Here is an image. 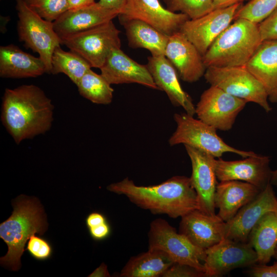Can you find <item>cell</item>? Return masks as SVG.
I'll return each mask as SVG.
<instances>
[{"label": "cell", "mask_w": 277, "mask_h": 277, "mask_svg": "<svg viewBox=\"0 0 277 277\" xmlns=\"http://www.w3.org/2000/svg\"><path fill=\"white\" fill-rule=\"evenodd\" d=\"M54 105L39 87L23 85L6 88L1 118L17 144L49 131L53 120Z\"/></svg>", "instance_id": "1"}, {"label": "cell", "mask_w": 277, "mask_h": 277, "mask_svg": "<svg viewBox=\"0 0 277 277\" xmlns=\"http://www.w3.org/2000/svg\"><path fill=\"white\" fill-rule=\"evenodd\" d=\"M107 189L125 195L141 208L173 219L200 209L197 195L190 177L186 176H173L160 184L148 186L137 185L126 177L109 185Z\"/></svg>", "instance_id": "2"}, {"label": "cell", "mask_w": 277, "mask_h": 277, "mask_svg": "<svg viewBox=\"0 0 277 277\" xmlns=\"http://www.w3.org/2000/svg\"><path fill=\"white\" fill-rule=\"evenodd\" d=\"M262 42L258 24L235 19L204 54V65L206 68L245 66Z\"/></svg>", "instance_id": "3"}, {"label": "cell", "mask_w": 277, "mask_h": 277, "mask_svg": "<svg viewBox=\"0 0 277 277\" xmlns=\"http://www.w3.org/2000/svg\"><path fill=\"white\" fill-rule=\"evenodd\" d=\"M13 208L11 215L0 224V238L8 247L6 255L1 258V264L16 271L20 267L27 241L35 233L43 234L47 223L44 210L35 200L21 197Z\"/></svg>", "instance_id": "4"}, {"label": "cell", "mask_w": 277, "mask_h": 277, "mask_svg": "<svg viewBox=\"0 0 277 277\" xmlns=\"http://www.w3.org/2000/svg\"><path fill=\"white\" fill-rule=\"evenodd\" d=\"M176 128L168 142L173 146L179 144L189 146L205 152L214 158L231 152L243 157L255 155L253 151L237 149L226 144L216 133V129L187 113H175Z\"/></svg>", "instance_id": "5"}, {"label": "cell", "mask_w": 277, "mask_h": 277, "mask_svg": "<svg viewBox=\"0 0 277 277\" xmlns=\"http://www.w3.org/2000/svg\"><path fill=\"white\" fill-rule=\"evenodd\" d=\"M17 33L19 41L39 55L44 62L47 73H51V60L55 49L62 41L55 31L53 22L48 21L32 10L24 0H16Z\"/></svg>", "instance_id": "6"}, {"label": "cell", "mask_w": 277, "mask_h": 277, "mask_svg": "<svg viewBox=\"0 0 277 277\" xmlns=\"http://www.w3.org/2000/svg\"><path fill=\"white\" fill-rule=\"evenodd\" d=\"M204 76L211 86H216L247 103L258 104L266 112L271 111L265 88L245 66L210 67L206 68Z\"/></svg>", "instance_id": "7"}, {"label": "cell", "mask_w": 277, "mask_h": 277, "mask_svg": "<svg viewBox=\"0 0 277 277\" xmlns=\"http://www.w3.org/2000/svg\"><path fill=\"white\" fill-rule=\"evenodd\" d=\"M120 33L112 20L67 36L62 44L83 57L92 68L100 69L112 51L121 48Z\"/></svg>", "instance_id": "8"}, {"label": "cell", "mask_w": 277, "mask_h": 277, "mask_svg": "<svg viewBox=\"0 0 277 277\" xmlns=\"http://www.w3.org/2000/svg\"><path fill=\"white\" fill-rule=\"evenodd\" d=\"M148 243L149 249L165 252L174 263L188 265L205 272L202 263L206 257L205 250L194 246L185 235L177 232L166 220L156 219L151 222Z\"/></svg>", "instance_id": "9"}, {"label": "cell", "mask_w": 277, "mask_h": 277, "mask_svg": "<svg viewBox=\"0 0 277 277\" xmlns=\"http://www.w3.org/2000/svg\"><path fill=\"white\" fill-rule=\"evenodd\" d=\"M247 103L216 86H210L201 94L195 106V114L199 119L216 130L228 131Z\"/></svg>", "instance_id": "10"}, {"label": "cell", "mask_w": 277, "mask_h": 277, "mask_svg": "<svg viewBox=\"0 0 277 277\" xmlns=\"http://www.w3.org/2000/svg\"><path fill=\"white\" fill-rule=\"evenodd\" d=\"M204 261L207 277H218L239 268L256 264L257 254L248 242H241L224 238L205 250Z\"/></svg>", "instance_id": "11"}, {"label": "cell", "mask_w": 277, "mask_h": 277, "mask_svg": "<svg viewBox=\"0 0 277 277\" xmlns=\"http://www.w3.org/2000/svg\"><path fill=\"white\" fill-rule=\"evenodd\" d=\"M241 3L215 9L195 19H188L180 31L203 56L218 36L230 24Z\"/></svg>", "instance_id": "12"}, {"label": "cell", "mask_w": 277, "mask_h": 277, "mask_svg": "<svg viewBox=\"0 0 277 277\" xmlns=\"http://www.w3.org/2000/svg\"><path fill=\"white\" fill-rule=\"evenodd\" d=\"M216 177L220 182L240 181L264 189L270 183L272 170L268 156L256 154L237 161L214 160Z\"/></svg>", "instance_id": "13"}, {"label": "cell", "mask_w": 277, "mask_h": 277, "mask_svg": "<svg viewBox=\"0 0 277 277\" xmlns=\"http://www.w3.org/2000/svg\"><path fill=\"white\" fill-rule=\"evenodd\" d=\"M277 212V197L268 184L251 201L242 207L235 216L225 222V238L247 242L252 228L265 213Z\"/></svg>", "instance_id": "14"}, {"label": "cell", "mask_w": 277, "mask_h": 277, "mask_svg": "<svg viewBox=\"0 0 277 277\" xmlns=\"http://www.w3.org/2000/svg\"><path fill=\"white\" fill-rule=\"evenodd\" d=\"M118 16L142 21L169 36L180 31L182 25L189 19L185 14L165 9L159 0H126Z\"/></svg>", "instance_id": "15"}, {"label": "cell", "mask_w": 277, "mask_h": 277, "mask_svg": "<svg viewBox=\"0 0 277 277\" xmlns=\"http://www.w3.org/2000/svg\"><path fill=\"white\" fill-rule=\"evenodd\" d=\"M190 158L192 173L190 177L196 192L200 209L203 212L214 216V194L217 183L214 160L210 154L195 148L185 146Z\"/></svg>", "instance_id": "16"}, {"label": "cell", "mask_w": 277, "mask_h": 277, "mask_svg": "<svg viewBox=\"0 0 277 277\" xmlns=\"http://www.w3.org/2000/svg\"><path fill=\"white\" fill-rule=\"evenodd\" d=\"M165 56L185 82L194 83L204 75L203 55L180 31L169 36Z\"/></svg>", "instance_id": "17"}, {"label": "cell", "mask_w": 277, "mask_h": 277, "mask_svg": "<svg viewBox=\"0 0 277 277\" xmlns=\"http://www.w3.org/2000/svg\"><path fill=\"white\" fill-rule=\"evenodd\" d=\"M225 225L216 214L212 216L195 209L181 217L179 232L205 250L225 238Z\"/></svg>", "instance_id": "18"}, {"label": "cell", "mask_w": 277, "mask_h": 277, "mask_svg": "<svg viewBox=\"0 0 277 277\" xmlns=\"http://www.w3.org/2000/svg\"><path fill=\"white\" fill-rule=\"evenodd\" d=\"M118 14L117 11L95 2L87 6L68 9L53 23L55 31L62 41L67 36L112 21Z\"/></svg>", "instance_id": "19"}, {"label": "cell", "mask_w": 277, "mask_h": 277, "mask_svg": "<svg viewBox=\"0 0 277 277\" xmlns=\"http://www.w3.org/2000/svg\"><path fill=\"white\" fill-rule=\"evenodd\" d=\"M100 69L101 74L111 85L137 83L159 90L147 65L137 63L121 48L113 50Z\"/></svg>", "instance_id": "20"}, {"label": "cell", "mask_w": 277, "mask_h": 277, "mask_svg": "<svg viewBox=\"0 0 277 277\" xmlns=\"http://www.w3.org/2000/svg\"><path fill=\"white\" fill-rule=\"evenodd\" d=\"M159 90L165 92L171 102L194 116L195 106L189 95L182 88L173 65L165 55L150 56L146 65Z\"/></svg>", "instance_id": "21"}, {"label": "cell", "mask_w": 277, "mask_h": 277, "mask_svg": "<svg viewBox=\"0 0 277 277\" xmlns=\"http://www.w3.org/2000/svg\"><path fill=\"white\" fill-rule=\"evenodd\" d=\"M262 190L251 184L240 181L218 183L214 198L215 208L219 209L216 215L227 222Z\"/></svg>", "instance_id": "22"}, {"label": "cell", "mask_w": 277, "mask_h": 277, "mask_svg": "<svg viewBox=\"0 0 277 277\" xmlns=\"http://www.w3.org/2000/svg\"><path fill=\"white\" fill-rule=\"evenodd\" d=\"M47 73L44 62L13 44L0 47V76L22 78L36 77Z\"/></svg>", "instance_id": "23"}, {"label": "cell", "mask_w": 277, "mask_h": 277, "mask_svg": "<svg viewBox=\"0 0 277 277\" xmlns=\"http://www.w3.org/2000/svg\"><path fill=\"white\" fill-rule=\"evenodd\" d=\"M245 66L263 85L269 100L277 102V40L263 41Z\"/></svg>", "instance_id": "24"}, {"label": "cell", "mask_w": 277, "mask_h": 277, "mask_svg": "<svg viewBox=\"0 0 277 277\" xmlns=\"http://www.w3.org/2000/svg\"><path fill=\"white\" fill-rule=\"evenodd\" d=\"M119 19L125 30L130 47L147 49L152 56L165 55L169 35L139 19Z\"/></svg>", "instance_id": "25"}, {"label": "cell", "mask_w": 277, "mask_h": 277, "mask_svg": "<svg viewBox=\"0 0 277 277\" xmlns=\"http://www.w3.org/2000/svg\"><path fill=\"white\" fill-rule=\"evenodd\" d=\"M247 242L257 254V264H267L277 245V212H268L261 217L250 232Z\"/></svg>", "instance_id": "26"}, {"label": "cell", "mask_w": 277, "mask_h": 277, "mask_svg": "<svg viewBox=\"0 0 277 277\" xmlns=\"http://www.w3.org/2000/svg\"><path fill=\"white\" fill-rule=\"evenodd\" d=\"M174 263L165 252L150 250L131 257L120 274L121 277H160Z\"/></svg>", "instance_id": "27"}, {"label": "cell", "mask_w": 277, "mask_h": 277, "mask_svg": "<svg viewBox=\"0 0 277 277\" xmlns=\"http://www.w3.org/2000/svg\"><path fill=\"white\" fill-rule=\"evenodd\" d=\"M51 73H64L76 85L82 76L90 69V64L81 56L70 51H66L57 47L51 60Z\"/></svg>", "instance_id": "28"}, {"label": "cell", "mask_w": 277, "mask_h": 277, "mask_svg": "<svg viewBox=\"0 0 277 277\" xmlns=\"http://www.w3.org/2000/svg\"><path fill=\"white\" fill-rule=\"evenodd\" d=\"M101 75L90 69L76 85L81 95L91 102L102 105L110 104L113 98V89Z\"/></svg>", "instance_id": "29"}, {"label": "cell", "mask_w": 277, "mask_h": 277, "mask_svg": "<svg viewBox=\"0 0 277 277\" xmlns=\"http://www.w3.org/2000/svg\"><path fill=\"white\" fill-rule=\"evenodd\" d=\"M277 8V0H251L239 8L235 18H244L259 24Z\"/></svg>", "instance_id": "30"}, {"label": "cell", "mask_w": 277, "mask_h": 277, "mask_svg": "<svg viewBox=\"0 0 277 277\" xmlns=\"http://www.w3.org/2000/svg\"><path fill=\"white\" fill-rule=\"evenodd\" d=\"M168 9L186 14L189 19L200 18L214 9L213 0H168Z\"/></svg>", "instance_id": "31"}, {"label": "cell", "mask_w": 277, "mask_h": 277, "mask_svg": "<svg viewBox=\"0 0 277 277\" xmlns=\"http://www.w3.org/2000/svg\"><path fill=\"white\" fill-rule=\"evenodd\" d=\"M26 5L43 18L51 22L69 9L67 0H24Z\"/></svg>", "instance_id": "32"}, {"label": "cell", "mask_w": 277, "mask_h": 277, "mask_svg": "<svg viewBox=\"0 0 277 277\" xmlns=\"http://www.w3.org/2000/svg\"><path fill=\"white\" fill-rule=\"evenodd\" d=\"M26 250L33 258L39 261L50 258L52 253L50 244L45 239L34 234L29 238Z\"/></svg>", "instance_id": "33"}, {"label": "cell", "mask_w": 277, "mask_h": 277, "mask_svg": "<svg viewBox=\"0 0 277 277\" xmlns=\"http://www.w3.org/2000/svg\"><path fill=\"white\" fill-rule=\"evenodd\" d=\"M163 277H207L205 272L191 266L174 263Z\"/></svg>", "instance_id": "34"}, {"label": "cell", "mask_w": 277, "mask_h": 277, "mask_svg": "<svg viewBox=\"0 0 277 277\" xmlns=\"http://www.w3.org/2000/svg\"><path fill=\"white\" fill-rule=\"evenodd\" d=\"M263 41L277 40V8L258 24Z\"/></svg>", "instance_id": "35"}, {"label": "cell", "mask_w": 277, "mask_h": 277, "mask_svg": "<svg viewBox=\"0 0 277 277\" xmlns=\"http://www.w3.org/2000/svg\"><path fill=\"white\" fill-rule=\"evenodd\" d=\"M248 273L252 277H277V261L270 266L255 264L249 267Z\"/></svg>", "instance_id": "36"}, {"label": "cell", "mask_w": 277, "mask_h": 277, "mask_svg": "<svg viewBox=\"0 0 277 277\" xmlns=\"http://www.w3.org/2000/svg\"><path fill=\"white\" fill-rule=\"evenodd\" d=\"M88 229L91 236L97 241L105 239L109 236L111 232L110 226L107 222Z\"/></svg>", "instance_id": "37"}, {"label": "cell", "mask_w": 277, "mask_h": 277, "mask_svg": "<svg viewBox=\"0 0 277 277\" xmlns=\"http://www.w3.org/2000/svg\"><path fill=\"white\" fill-rule=\"evenodd\" d=\"M107 222L105 216L99 212H94L90 213L86 219V224L88 229L100 225Z\"/></svg>", "instance_id": "38"}, {"label": "cell", "mask_w": 277, "mask_h": 277, "mask_svg": "<svg viewBox=\"0 0 277 277\" xmlns=\"http://www.w3.org/2000/svg\"><path fill=\"white\" fill-rule=\"evenodd\" d=\"M126 0H99L98 3L103 7L117 11L119 14L126 4Z\"/></svg>", "instance_id": "39"}, {"label": "cell", "mask_w": 277, "mask_h": 277, "mask_svg": "<svg viewBox=\"0 0 277 277\" xmlns=\"http://www.w3.org/2000/svg\"><path fill=\"white\" fill-rule=\"evenodd\" d=\"M69 9H74L90 5L95 0H67Z\"/></svg>", "instance_id": "40"}, {"label": "cell", "mask_w": 277, "mask_h": 277, "mask_svg": "<svg viewBox=\"0 0 277 277\" xmlns=\"http://www.w3.org/2000/svg\"><path fill=\"white\" fill-rule=\"evenodd\" d=\"M244 0H213L214 8L219 9L228 7L233 5L241 3Z\"/></svg>", "instance_id": "41"}, {"label": "cell", "mask_w": 277, "mask_h": 277, "mask_svg": "<svg viewBox=\"0 0 277 277\" xmlns=\"http://www.w3.org/2000/svg\"><path fill=\"white\" fill-rule=\"evenodd\" d=\"M90 276H110L106 265L103 263L98 268L95 270Z\"/></svg>", "instance_id": "42"}, {"label": "cell", "mask_w": 277, "mask_h": 277, "mask_svg": "<svg viewBox=\"0 0 277 277\" xmlns=\"http://www.w3.org/2000/svg\"><path fill=\"white\" fill-rule=\"evenodd\" d=\"M270 183L272 185H275L277 183V168L275 170L272 171Z\"/></svg>", "instance_id": "43"}, {"label": "cell", "mask_w": 277, "mask_h": 277, "mask_svg": "<svg viewBox=\"0 0 277 277\" xmlns=\"http://www.w3.org/2000/svg\"><path fill=\"white\" fill-rule=\"evenodd\" d=\"M273 258H274L275 259V260L277 261V245H276V247L275 248V250H274V252Z\"/></svg>", "instance_id": "44"}, {"label": "cell", "mask_w": 277, "mask_h": 277, "mask_svg": "<svg viewBox=\"0 0 277 277\" xmlns=\"http://www.w3.org/2000/svg\"><path fill=\"white\" fill-rule=\"evenodd\" d=\"M275 185H276V187H277V183H276V184H275Z\"/></svg>", "instance_id": "45"}]
</instances>
